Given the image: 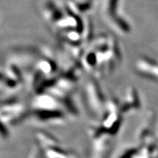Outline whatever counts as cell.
Wrapping results in <instances>:
<instances>
[{
	"instance_id": "7a4b0ae2",
	"label": "cell",
	"mask_w": 158,
	"mask_h": 158,
	"mask_svg": "<svg viewBox=\"0 0 158 158\" xmlns=\"http://www.w3.org/2000/svg\"><path fill=\"white\" fill-rule=\"evenodd\" d=\"M141 103L139 94L134 88H130L125 94L123 101L118 104L121 113L129 114L135 112L141 107Z\"/></svg>"
},
{
	"instance_id": "3957f363",
	"label": "cell",
	"mask_w": 158,
	"mask_h": 158,
	"mask_svg": "<svg viewBox=\"0 0 158 158\" xmlns=\"http://www.w3.org/2000/svg\"><path fill=\"white\" fill-rule=\"evenodd\" d=\"M136 70L139 74L149 78L158 77V64L153 59L147 57L140 59L135 65Z\"/></svg>"
},
{
	"instance_id": "6da1fadb",
	"label": "cell",
	"mask_w": 158,
	"mask_h": 158,
	"mask_svg": "<svg viewBox=\"0 0 158 158\" xmlns=\"http://www.w3.org/2000/svg\"><path fill=\"white\" fill-rule=\"evenodd\" d=\"M86 94L87 103L91 109L97 110V112H98V110H100L103 105V100H102L103 99H102L101 91L93 80L89 81L86 84Z\"/></svg>"
}]
</instances>
